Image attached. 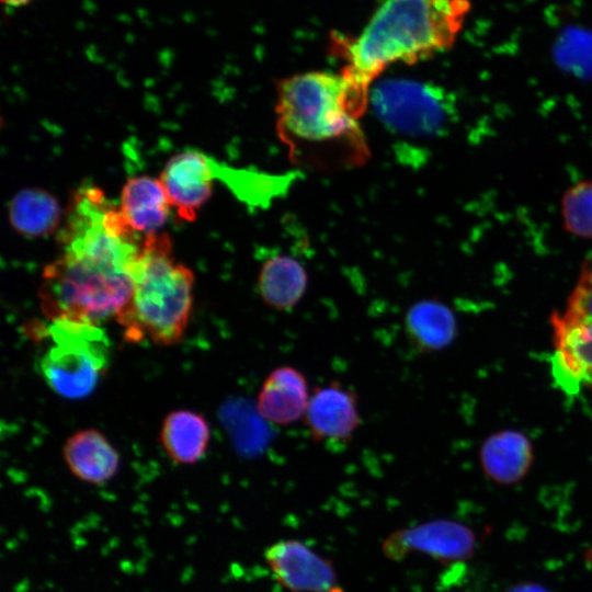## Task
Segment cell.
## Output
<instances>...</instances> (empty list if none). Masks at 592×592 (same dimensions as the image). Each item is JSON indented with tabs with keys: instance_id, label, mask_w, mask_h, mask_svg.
<instances>
[{
	"instance_id": "20",
	"label": "cell",
	"mask_w": 592,
	"mask_h": 592,
	"mask_svg": "<svg viewBox=\"0 0 592 592\" xmlns=\"http://www.w3.org/2000/svg\"><path fill=\"white\" fill-rule=\"evenodd\" d=\"M565 229L580 238L592 239V181H581L561 198Z\"/></svg>"
},
{
	"instance_id": "7",
	"label": "cell",
	"mask_w": 592,
	"mask_h": 592,
	"mask_svg": "<svg viewBox=\"0 0 592 592\" xmlns=\"http://www.w3.org/2000/svg\"><path fill=\"white\" fill-rule=\"evenodd\" d=\"M555 362L562 376L592 389V257L581 266L562 314L551 316Z\"/></svg>"
},
{
	"instance_id": "15",
	"label": "cell",
	"mask_w": 592,
	"mask_h": 592,
	"mask_svg": "<svg viewBox=\"0 0 592 592\" xmlns=\"http://www.w3.org/2000/svg\"><path fill=\"white\" fill-rule=\"evenodd\" d=\"M456 318L448 306L435 299L413 303L403 316V332L417 352H437L456 335Z\"/></svg>"
},
{
	"instance_id": "4",
	"label": "cell",
	"mask_w": 592,
	"mask_h": 592,
	"mask_svg": "<svg viewBox=\"0 0 592 592\" xmlns=\"http://www.w3.org/2000/svg\"><path fill=\"white\" fill-rule=\"evenodd\" d=\"M193 285L194 274L175 261L169 236H145L133 294L115 318L124 338L158 345L178 343L190 321Z\"/></svg>"
},
{
	"instance_id": "1",
	"label": "cell",
	"mask_w": 592,
	"mask_h": 592,
	"mask_svg": "<svg viewBox=\"0 0 592 592\" xmlns=\"http://www.w3.org/2000/svg\"><path fill=\"white\" fill-rule=\"evenodd\" d=\"M57 232L60 253L38 289L44 316L99 326L115 319L133 294L145 237L93 185L73 194Z\"/></svg>"
},
{
	"instance_id": "10",
	"label": "cell",
	"mask_w": 592,
	"mask_h": 592,
	"mask_svg": "<svg viewBox=\"0 0 592 592\" xmlns=\"http://www.w3.org/2000/svg\"><path fill=\"white\" fill-rule=\"evenodd\" d=\"M264 558L277 583L291 592H344L332 562L300 540H278Z\"/></svg>"
},
{
	"instance_id": "14",
	"label": "cell",
	"mask_w": 592,
	"mask_h": 592,
	"mask_svg": "<svg viewBox=\"0 0 592 592\" xmlns=\"http://www.w3.org/2000/svg\"><path fill=\"white\" fill-rule=\"evenodd\" d=\"M171 203L159 179L135 177L124 184L118 210L138 234H157L166 224Z\"/></svg>"
},
{
	"instance_id": "18",
	"label": "cell",
	"mask_w": 592,
	"mask_h": 592,
	"mask_svg": "<svg viewBox=\"0 0 592 592\" xmlns=\"http://www.w3.org/2000/svg\"><path fill=\"white\" fill-rule=\"evenodd\" d=\"M209 441V424L195 411L174 410L163 419L160 442L167 455L177 464L192 465L201 460Z\"/></svg>"
},
{
	"instance_id": "9",
	"label": "cell",
	"mask_w": 592,
	"mask_h": 592,
	"mask_svg": "<svg viewBox=\"0 0 592 592\" xmlns=\"http://www.w3.org/2000/svg\"><path fill=\"white\" fill-rule=\"evenodd\" d=\"M303 421L315 443L348 444L362 424L357 394L339 380L317 386Z\"/></svg>"
},
{
	"instance_id": "5",
	"label": "cell",
	"mask_w": 592,
	"mask_h": 592,
	"mask_svg": "<svg viewBox=\"0 0 592 592\" xmlns=\"http://www.w3.org/2000/svg\"><path fill=\"white\" fill-rule=\"evenodd\" d=\"M49 344L39 361L47 386L60 397H88L105 374L111 345L99 325L73 320H50Z\"/></svg>"
},
{
	"instance_id": "16",
	"label": "cell",
	"mask_w": 592,
	"mask_h": 592,
	"mask_svg": "<svg viewBox=\"0 0 592 592\" xmlns=\"http://www.w3.org/2000/svg\"><path fill=\"white\" fill-rule=\"evenodd\" d=\"M482 470L491 480L512 485L522 480L533 463L531 441L521 432L504 430L490 435L480 448Z\"/></svg>"
},
{
	"instance_id": "11",
	"label": "cell",
	"mask_w": 592,
	"mask_h": 592,
	"mask_svg": "<svg viewBox=\"0 0 592 592\" xmlns=\"http://www.w3.org/2000/svg\"><path fill=\"white\" fill-rule=\"evenodd\" d=\"M224 164L196 150H184L166 163L160 181L178 215L192 221L210 197L215 180H220Z\"/></svg>"
},
{
	"instance_id": "13",
	"label": "cell",
	"mask_w": 592,
	"mask_h": 592,
	"mask_svg": "<svg viewBox=\"0 0 592 592\" xmlns=\"http://www.w3.org/2000/svg\"><path fill=\"white\" fill-rule=\"evenodd\" d=\"M62 456L72 475L91 485L110 481L119 467L117 451L95 429L80 430L69 436Z\"/></svg>"
},
{
	"instance_id": "6",
	"label": "cell",
	"mask_w": 592,
	"mask_h": 592,
	"mask_svg": "<svg viewBox=\"0 0 592 592\" xmlns=\"http://www.w3.org/2000/svg\"><path fill=\"white\" fill-rule=\"evenodd\" d=\"M369 103L389 130L407 137L437 134L451 112L439 88L410 79H387L371 87Z\"/></svg>"
},
{
	"instance_id": "3",
	"label": "cell",
	"mask_w": 592,
	"mask_h": 592,
	"mask_svg": "<svg viewBox=\"0 0 592 592\" xmlns=\"http://www.w3.org/2000/svg\"><path fill=\"white\" fill-rule=\"evenodd\" d=\"M469 9L468 0H385L360 35L333 33L331 48L345 61L341 72L369 92L388 66L414 64L451 48Z\"/></svg>"
},
{
	"instance_id": "22",
	"label": "cell",
	"mask_w": 592,
	"mask_h": 592,
	"mask_svg": "<svg viewBox=\"0 0 592 592\" xmlns=\"http://www.w3.org/2000/svg\"><path fill=\"white\" fill-rule=\"evenodd\" d=\"M32 0H1L4 7L9 9H16L30 3Z\"/></svg>"
},
{
	"instance_id": "8",
	"label": "cell",
	"mask_w": 592,
	"mask_h": 592,
	"mask_svg": "<svg viewBox=\"0 0 592 592\" xmlns=\"http://www.w3.org/2000/svg\"><path fill=\"white\" fill-rule=\"evenodd\" d=\"M475 545V534L468 526L439 519L390 533L382 544V551L392 561L422 553L441 562H455L470 558Z\"/></svg>"
},
{
	"instance_id": "21",
	"label": "cell",
	"mask_w": 592,
	"mask_h": 592,
	"mask_svg": "<svg viewBox=\"0 0 592 592\" xmlns=\"http://www.w3.org/2000/svg\"><path fill=\"white\" fill-rule=\"evenodd\" d=\"M510 592H547L536 584H522L513 588Z\"/></svg>"
},
{
	"instance_id": "12",
	"label": "cell",
	"mask_w": 592,
	"mask_h": 592,
	"mask_svg": "<svg viewBox=\"0 0 592 592\" xmlns=\"http://www.w3.org/2000/svg\"><path fill=\"white\" fill-rule=\"evenodd\" d=\"M306 375L292 365L272 369L257 396V411L267 422L289 425L303 419L310 399Z\"/></svg>"
},
{
	"instance_id": "2",
	"label": "cell",
	"mask_w": 592,
	"mask_h": 592,
	"mask_svg": "<svg viewBox=\"0 0 592 592\" xmlns=\"http://www.w3.org/2000/svg\"><path fill=\"white\" fill-rule=\"evenodd\" d=\"M369 93L342 72L308 71L277 84L276 128L289 156L319 167L356 166L368 148L358 118Z\"/></svg>"
},
{
	"instance_id": "19",
	"label": "cell",
	"mask_w": 592,
	"mask_h": 592,
	"mask_svg": "<svg viewBox=\"0 0 592 592\" xmlns=\"http://www.w3.org/2000/svg\"><path fill=\"white\" fill-rule=\"evenodd\" d=\"M9 220L19 232L43 237L58 231L62 213L57 200L42 189H23L9 203Z\"/></svg>"
},
{
	"instance_id": "17",
	"label": "cell",
	"mask_w": 592,
	"mask_h": 592,
	"mask_svg": "<svg viewBox=\"0 0 592 592\" xmlns=\"http://www.w3.org/2000/svg\"><path fill=\"white\" fill-rule=\"evenodd\" d=\"M308 286L304 265L295 258L278 254L266 259L258 274L257 289L264 305L288 311L297 306Z\"/></svg>"
}]
</instances>
